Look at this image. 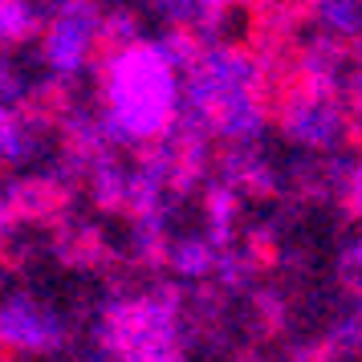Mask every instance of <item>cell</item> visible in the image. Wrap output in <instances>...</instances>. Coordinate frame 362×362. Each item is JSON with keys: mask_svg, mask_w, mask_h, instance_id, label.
<instances>
[{"mask_svg": "<svg viewBox=\"0 0 362 362\" xmlns=\"http://www.w3.org/2000/svg\"><path fill=\"white\" fill-rule=\"evenodd\" d=\"M342 199L354 216H362V159L342 171Z\"/></svg>", "mask_w": 362, "mask_h": 362, "instance_id": "4", "label": "cell"}, {"mask_svg": "<svg viewBox=\"0 0 362 362\" xmlns=\"http://www.w3.org/2000/svg\"><path fill=\"white\" fill-rule=\"evenodd\" d=\"M346 269H358V273H362V236L346 248Z\"/></svg>", "mask_w": 362, "mask_h": 362, "instance_id": "6", "label": "cell"}, {"mask_svg": "<svg viewBox=\"0 0 362 362\" xmlns=\"http://www.w3.org/2000/svg\"><path fill=\"white\" fill-rule=\"evenodd\" d=\"M86 41H90V25H86L82 17H66L62 25H57V33L49 37V57L57 62V66H66V69L78 66Z\"/></svg>", "mask_w": 362, "mask_h": 362, "instance_id": "3", "label": "cell"}, {"mask_svg": "<svg viewBox=\"0 0 362 362\" xmlns=\"http://www.w3.org/2000/svg\"><path fill=\"white\" fill-rule=\"evenodd\" d=\"M208 248L204 245H183V257H180V269H187V273H204L208 269Z\"/></svg>", "mask_w": 362, "mask_h": 362, "instance_id": "5", "label": "cell"}, {"mask_svg": "<svg viewBox=\"0 0 362 362\" xmlns=\"http://www.w3.org/2000/svg\"><path fill=\"white\" fill-rule=\"evenodd\" d=\"M281 122H285V134L305 143V147H334L346 134V106L338 98V90L305 82L285 102Z\"/></svg>", "mask_w": 362, "mask_h": 362, "instance_id": "2", "label": "cell"}, {"mask_svg": "<svg viewBox=\"0 0 362 362\" xmlns=\"http://www.w3.org/2000/svg\"><path fill=\"white\" fill-rule=\"evenodd\" d=\"M180 115V78L163 45H134L110 66V118L122 139H151Z\"/></svg>", "mask_w": 362, "mask_h": 362, "instance_id": "1", "label": "cell"}]
</instances>
